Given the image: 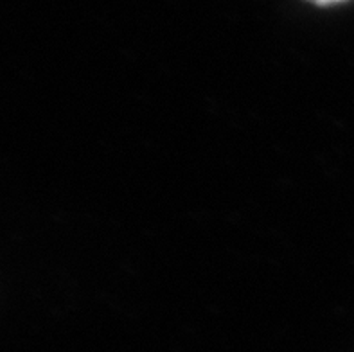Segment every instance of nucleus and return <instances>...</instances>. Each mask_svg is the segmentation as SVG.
<instances>
[{
	"label": "nucleus",
	"mask_w": 354,
	"mask_h": 352,
	"mask_svg": "<svg viewBox=\"0 0 354 352\" xmlns=\"http://www.w3.org/2000/svg\"><path fill=\"white\" fill-rule=\"evenodd\" d=\"M313 4L317 6H331V4H338V2H344V0H310Z\"/></svg>",
	"instance_id": "f257e3e1"
}]
</instances>
